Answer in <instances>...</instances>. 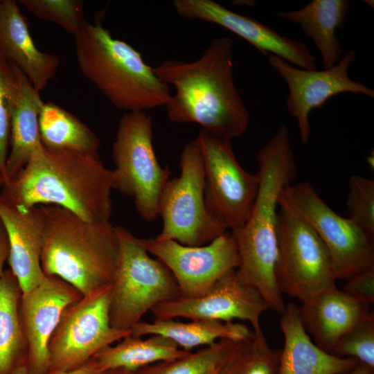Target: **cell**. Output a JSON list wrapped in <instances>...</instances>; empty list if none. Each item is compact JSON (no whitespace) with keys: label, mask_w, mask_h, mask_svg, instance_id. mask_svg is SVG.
<instances>
[{"label":"cell","mask_w":374,"mask_h":374,"mask_svg":"<svg viewBox=\"0 0 374 374\" xmlns=\"http://www.w3.org/2000/svg\"><path fill=\"white\" fill-rule=\"evenodd\" d=\"M356 56L350 50L333 67L321 71L301 69L274 55L268 56L269 65L287 83L285 104L296 119L302 144H308L311 137L309 115L312 109L321 108L330 98L342 93L374 97L373 89L349 78L348 69Z\"/></svg>","instance_id":"cell-14"},{"label":"cell","mask_w":374,"mask_h":374,"mask_svg":"<svg viewBox=\"0 0 374 374\" xmlns=\"http://www.w3.org/2000/svg\"><path fill=\"white\" fill-rule=\"evenodd\" d=\"M9 256V243L6 229L0 220V277L3 274L4 264Z\"/></svg>","instance_id":"cell-36"},{"label":"cell","mask_w":374,"mask_h":374,"mask_svg":"<svg viewBox=\"0 0 374 374\" xmlns=\"http://www.w3.org/2000/svg\"><path fill=\"white\" fill-rule=\"evenodd\" d=\"M109 292L110 286L82 296L65 308L49 341V370L74 369L132 335V330L112 327Z\"/></svg>","instance_id":"cell-11"},{"label":"cell","mask_w":374,"mask_h":374,"mask_svg":"<svg viewBox=\"0 0 374 374\" xmlns=\"http://www.w3.org/2000/svg\"><path fill=\"white\" fill-rule=\"evenodd\" d=\"M11 374H29L27 361L17 366Z\"/></svg>","instance_id":"cell-38"},{"label":"cell","mask_w":374,"mask_h":374,"mask_svg":"<svg viewBox=\"0 0 374 374\" xmlns=\"http://www.w3.org/2000/svg\"><path fill=\"white\" fill-rule=\"evenodd\" d=\"M112 171L98 155L44 145L1 193L18 206L64 208L89 222H109Z\"/></svg>","instance_id":"cell-2"},{"label":"cell","mask_w":374,"mask_h":374,"mask_svg":"<svg viewBox=\"0 0 374 374\" xmlns=\"http://www.w3.org/2000/svg\"><path fill=\"white\" fill-rule=\"evenodd\" d=\"M0 55L16 66L39 91L54 78L59 58L39 51L15 0H0Z\"/></svg>","instance_id":"cell-20"},{"label":"cell","mask_w":374,"mask_h":374,"mask_svg":"<svg viewBox=\"0 0 374 374\" xmlns=\"http://www.w3.org/2000/svg\"><path fill=\"white\" fill-rule=\"evenodd\" d=\"M348 218L374 240V181L352 175L346 201Z\"/></svg>","instance_id":"cell-32"},{"label":"cell","mask_w":374,"mask_h":374,"mask_svg":"<svg viewBox=\"0 0 374 374\" xmlns=\"http://www.w3.org/2000/svg\"><path fill=\"white\" fill-rule=\"evenodd\" d=\"M369 306L334 286L302 303L298 310L314 343L329 353L342 336L373 314Z\"/></svg>","instance_id":"cell-21"},{"label":"cell","mask_w":374,"mask_h":374,"mask_svg":"<svg viewBox=\"0 0 374 374\" xmlns=\"http://www.w3.org/2000/svg\"><path fill=\"white\" fill-rule=\"evenodd\" d=\"M152 138V118L145 112H125L112 146L114 189L132 197L136 211L148 222L157 218L159 198L171 175L158 162Z\"/></svg>","instance_id":"cell-7"},{"label":"cell","mask_w":374,"mask_h":374,"mask_svg":"<svg viewBox=\"0 0 374 374\" xmlns=\"http://www.w3.org/2000/svg\"><path fill=\"white\" fill-rule=\"evenodd\" d=\"M341 290L352 299L370 305L374 303V269L360 273L348 280Z\"/></svg>","instance_id":"cell-34"},{"label":"cell","mask_w":374,"mask_h":374,"mask_svg":"<svg viewBox=\"0 0 374 374\" xmlns=\"http://www.w3.org/2000/svg\"><path fill=\"white\" fill-rule=\"evenodd\" d=\"M39 19L54 22L73 36L85 21L83 1L79 0H20Z\"/></svg>","instance_id":"cell-30"},{"label":"cell","mask_w":374,"mask_h":374,"mask_svg":"<svg viewBox=\"0 0 374 374\" xmlns=\"http://www.w3.org/2000/svg\"><path fill=\"white\" fill-rule=\"evenodd\" d=\"M350 3L347 0H312L298 10L276 15L300 25L318 48L324 69L333 67L343 50L335 31L345 22Z\"/></svg>","instance_id":"cell-23"},{"label":"cell","mask_w":374,"mask_h":374,"mask_svg":"<svg viewBox=\"0 0 374 374\" xmlns=\"http://www.w3.org/2000/svg\"><path fill=\"white\" fill-rule=\"evenodd\" d=\"M197 138L204 160L206 206L228 230H237L245 223L253 207L258 175L248 172L240 165L231 140L202 129Z\"/></svg>","instance_id":"cell-12"},{"label":"cell","mask_w":374,"mask_h":374,"mask_svg":"<svg viewBox=\"0 0 374 374\" xmlns=\"http://www.w3.org/2000/svg\"><path fill=\"white\" fill-rule=\"evenodd\" d=\"M74 37L80 71L116 109L145 112L166 105L170 86L132 46L113 37L99 21H85Z\"/></svg>","instance_id":"cell-5"},{"label":"cell","mask_w":374,"mask_h":374,"mask_svg":"<svg viewBox=\"0 0 374 374\" xmlns=\"http://www.w3.org/2000/svg\"><path fill=\"white\" fill-rule=\"evenodd\" d=\"M73 286L55 276H46L21 294L19 316L27 346L29 374L49 370L48 344L65 308L82 297Z\"/></svg>","instance_id":"cell-16"},{"label":"cell","mask_w":374,"mask_h":374,"mask_svg":"<svg viewBox=\"0 0 374 374\" xmlns=\"http://www.w3.org/2000/svg\"><path fill=\"white\" fill-rule=\"evenodd\" d=\"M181 17L220 26L242 37L265 55H274L301 69L315 70L307 44L285 37L256 19L231 11L212 0H175Z\"/></svg>","instance_id":"cell-17"},{"label":"cell","mask_w":374,"mask_h":374,"mask_svg":"<svg viewBox=\"0 0 374 374\" xmlns=\"http://www.w3.org/2000/svg\"><path fill=\"white\" fill-rule=\"evenodd\" d=\"M280 350L269 347L262 332L237 341L218 374H279Z\"/></svg>","instance_id":"cell-28"},{"label":"cell","mask_w":374,"mask_h":374,"mask_svg":"<svg viewBox=\"0 0 374 374\" xmlns=\"http://www.w3.org/2000/svg\"><path fill=\"white\" fill-rule=\"evenodd\" d=\"M252 333L253 330L243 323L206 319L182 322L176 319H155L152 323L140 321L132 328L133 336L161 335L188 352L197 347L211 345L220 339L244 340Z\"/></svg>","instance_id":"cell-24"},{"label":"cell","mask_w":374,"mask_h":374,"mask_svg":"<svg viewBox=\"0 0 374 374\" xmlns=\"http://www.w3.org/2000/svg\"><path fill=\"white\" fill-rule=\"evenodd\" d=\"M274 274L282 294L301 303L336 286L331 257L317 233L303 218L280 204Z\"/></svg>","instance_id":"cell-9"},{"label":"cell","mask_w":374,"mask_h":374,"mask_svg":"<svg viewBox=\"0 0 374 374\" xmlns=\"http://www.w3.org/2000/svg\"><path fill=\"white\" fill-rule=\"evenodd\" d=\"M329 353L338 357L354 359L374 369L373 313L342 336Z\"/></svg>","instance_id":"cell-31"},{"label":"cell","mask_w":374,"mask_h":374,"mask_svg":"<svg viewBox=\"0 0 374 374\" xmlns=\"http://www.w3.org/2000/svg\"><path fill=\"white\" fill-rule=\"evenodd\" d=\"M347 374H374V369L360 364Z\"/></svg>","instance_id":"cell-37"},{"label":"cell","mask_w":374,"mask_h":374,"mask_svg":"<svg viewBox=\"0 0 374 374\" xmlns=\"http://www.w3.org/2000/svg\"><path fill=\"white\" fill-rule=\"evenodd\" d=\"M233 45L229 37H217L193 62L170 59L153 68L175 89L165 106L172 122L196 123L231 141L244 134L250 116L235 84Z\"/></svg>","instance_id":"cell-1"},{"label":"cell","mask_w":374,"mask_h":374,"mask_svg":"<svg viewBox=\"0 0 374 374\" xmlns=\"http://www.w3.org/2000/svg\"><path fill=\"white\" fill-rule=\"evenodd\" d=\"M44 217L41 266L83 296L111 285L118 240L110 222L87 221L55 205H40Z\"/></svg>","instance_id":"cell-4"},{"label":"cell","mask_w":374,"mask_h":374,"mask_svg":"<svg viewBox=\"0 0 374 374\" xmlns=\"http://www.w3.org/2000/svg\"><path fill=\"white\" fill-rule=\"evenodd\" d=\"M236 341L220 339L195 352L142 368L134 374H212L220 369Z\"/></svg>","instance_id":"cell-29"},{"label":"cell","mask_w":374,"mask_h":374,"mask_svg":"<svg viewBox=\"0 0 374 374\" xmlns=\"http://www.w3.org/2000/svg\"><path fill=\"white\" fill-rule=\"evenodd\" d=\"M10 65V139L6 184L18 175L43 145L39 127L44 105L40 91L16 66Z\"/></svg>","instance_id":"cell-19"},{"label":"cell","mask_w":374,"mask_h":374,"mask_svg":"<svg viewBox=\"0 0 374 374\" xmlns=\"http://www.w3.org/2000/svg\"><path fill=\"white\" fill-rule=\"evenodd\" d=\"M21 290L10 269L0 277V374H11L27 361V346L19 316Z\"/></svg>","instance_id":"cell-26"},{"label":"cell","mask_w":374,"mask_h":374,"mask_svg":"<svg viewBox=\"0 0 374 374\" xmlns=\"http://www.w3.org/2000/svg\"><path fill=\"white\" fill-rule=\"evenodd\" d=\"M104 374H134V373L123 369H117L106 371Z\"/></svg>","instance_id":"cell-39"},{"label":"cell","mask_w":374,"mask_h":374,"mask_svg":"<svg viewBox=\"0 0 374 374\" xmlns=\"http://www.w3.org/2000/svg\"><path fill=\"white\" fill-rule=\"evenodd\" d=\"M0 220L8 239L10 269L22 294L26 293L45 277L41 266L44 238L41 207L21 208L1 193Z\"/></svg>","instance_id":"cell-18"},{"label":"cell","mask_w":374,"mask_h":374,"mask_svg":"<svg viewBox=\"0 0 374 374\" xmlns=\"http://www.w3.org/2000/svg\"><path fill=\"white\" fill-rule=\"evenodd\" d=\"M10 65L0 55V174L7 182L6 161L10 139Z\"/></svg>","instance_id":"cell-33"},{"label":"cell","mask_w":374,"mask_h":374,"mask_svg":"<svg viewBox=\"0 0 374 374\" xmlns=\"http://www.w3.org/2000/svg\"><path fill=\"white\" fill-rule=\"evenodd\" d=\"M4 185V180L2 175L0 174V191H1Z\"/></svg>","instance_id":"cell-40"},{"label":"cell","mask_w":374,"mask_h":374,"mask_svg":"<svg viewBox=\"0 0 374 374\" xmlns=\"http://www.w3.org/2000/svg\"><path fill=\"white\" fill-rule=\"evenodd\" d=\"M279 204L315 231L330 253L337 280H348L374 269V240L348 217L329 207L311 184H291L283 190Z\"/></svg>","instance_id":"cell-10"},{"label":"cell","mask_w":374,"mask_h":374,"mask_svg":"<svg viewBox=\"0 0 374 374\" xmlns=\"http://www.w3.org/2000/svg\"><path fill=\"white\" fill-rule=\"evenodd\" d=\"M298 309L291 303L280 314L284 346L279 374H347L360 364L354 359L332 355L316 345L305 330Z\"/></svg>","instance_id":"cell-22"},{"label":"cell","mask_w":374,"mask_h":374,"mask_svg":"<svg viewBox=\"0 0 374 374\" xmlns=\"http://www.w3.org/2000/svg\"><path fill=\"white\" fill-rule=\"evenodd\" d=\"M188 353L161 335H152L147 339H141L131 335L114 346L105 347L91 359L103 372L123 369L134 373L149 365L173 359Z\"/></svg>","instance_id":"cell-25"},{"label":"cell","mask_w":374,"mask_h":374,"mask_svg":"<svg viewBox=\"0 0 374 374\" xmlns=\"http://www.w3.org/2000/svg\"><path fill=\"white\" fill-rule=\"evenodd\" d=\"M257 161L259 186L253 207L243 226L231 231L240 256L235 273L240 281L258 292L269 309L280 314L286 305L274 274L279 198L297 170L285 124L260 149Z\"/></svg>","instance_id":"cell-3"},{"label":"cell","mask_w":374,"mask_h":374,"mask_svg":"<svg viewBox=\"0 0 374 374\" xmlns=\"http://www.w3.org/2000/svg\"><path fill=\"white\" fill-rule=\"evenodd\" d=\"M145 241L148 253L170 271L183 297L202 295L240 265L237 244L229 230L211 242L199 247L186 246L158 237Z\"/></svg>","instance_id":"cell-13"},{"label":"cell","mask_w":374,"mask_h":374,"mask_svg":"<svg viewBox=\"0 0 374 374\" xmlns=\"http://www.w3.org/2000/svg\"><path fill=\"white\" fill-rule=\"evenodd\" d=\"M268 309L267 303L258 292L240 281L234 270L202 295L194 298L179 295L157 305L151 312L155 319H160L248 321L253 331L260 332V317Z\"/></svg>","instance_id":"cell-15"},{"label":"cell","mask_w":374,"mask_h":374,"mask_svg":"<svg viewBox=\"0 0 374 374\" xmlns=\"http://www.w3.org/2000/svg\"><path fill=\"white\" fill-rule=\"evenodd\" d=\"M118 258L110 285L112 327L132 330L149 310L180 295L176 280L159 259L149 256L145 239L121 226H115Z\"/></svg>","instance_id":"cell-6"},{"label":"cell","mask_w":374,"mask_h":374,"mask_svg":"<svg viewBox=\"0 0 374 374\" xmlns=\"http://www.w3.org/2000/svg\"><path fill=\"white\" fill-rule=\"evenodd\" d=\"M219 370H220V369H219ZM219 370H217V371L214 372V373H212V374H218Z\"/></svg>","instance_id":"cell-41"},{"label":"cell","mask_w":374,"mask_h":374,"mask_svg":"<svg viewBox=\"0 0 374 374\" xmlns=\"http://www.w3.org/2000/svg\"><path fill=\"white\" fill-rule=\"evenodd\" d=\"M180 168V175L170 179L161 194L158 213L163 228L157 237L186 246H202L228 229L206 206L204 160L197 137L184 148Z\"/></svg>","instance_id":"cell-8"},{"label":"cell","mask_w":374,"mask_h":374,"mask_svg":"<svg viewBox=\"0 0 374 374\" xmlns=\"http://www.w3.org/2000/svg\"><path fill=\"white\" fill-rule=\"evenodd\" d=\"M39 127L45 147L98 155V137L75 116L53 103H44Z\"/></svg>","instance_id":"cell-27"},{"label":"cell","mask_w":374,"mask_h":374,"mask_svg":"<svg viewBox=\"0 0 374 374\" xmlns=\"http://www.w3.org/2000/svg\"><path fill=\"white\" fill-rule=\"evenodd\" d=\"M104 373L98 368L94 361L91 358L74 369L70 371L48 370L46 374H104Z\"/></svg>","instance_id":"cell-35"}]
</instances>
